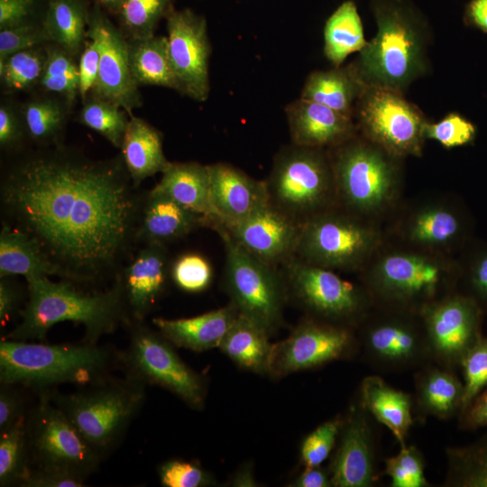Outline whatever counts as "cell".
Wrapping results in <instances>:
<instances>
[{
    "label": "cell",
    "instance_id": "6da1fadb",
    "mask_svg": "<svg viewBox=\"0 0 487 487\" xmlns=\"http://www.w3.org/2000/svg\"><path fill=\"white\" fill-rule=\"evenodd\" d=\"M144 196L121 153L95 160L64 143L38 147L1 179L2 223L36 244L54 276L96 287L133 255Z\"/></svg>",
    "mask_w": 487,
    "mask_h": 487
},
{
    "label": "cell",
    "instance_id": "7a4b0ae2",
    "mask_svg": "<svg viewBox=\"0 0 487 487\" xmlns=\"http://www.w3.org/2000/svg\"><path fill=\"white\" fill-rule=\"evenodd\" d=\"M26 281L28 299L21 320L2 338L44 342L53 326L69 321L84 326V341L98 343L132 322L119 275L102 289L87 290L70 280L52 281L48 276Z\"/></svg>",
    "mask_w": 487,
    "mask_h": 487
},
{
    "label": "cell",
    "instance_id": "3957f363",
    "mask_svg": "<svg viewBox=\"0 0 487 487\" xmlns=\"http://www.w3.org/2000/svg\"><path fill=\"white\" fill-rule=\"evenodd\" d=\"M377 33L349 64L365 87L403 93L428 69L430 30L410 0H372Z\"/></svg>",
    "mask_w": 487,
    "mask_h": 487
},
{
    "label": "cell",
    "instance_id": "277c9868",
    "mask_svg": "<svg viewBox=\"0 0 487 487\" xmlns=\"http://www.w3.org/2000/svg\"><path fill=\"white\" fill-rule=\"evenodd\" d=\"M117 363L119 352L113 347L84 340L60 345L0 341V383L30 388L38 393L63 384L81 387L95 383L111 375Z\"/></svg>",
    "mask_w": 487,
    "mask_h": 487
},
{
    "label": "cell",
    "instance_id": "5b68a950",
    "mask_svg": "<svg viewBox=\"0 0 487 487\" xmlns=\"http://www.w3.org/2000/svg\"><path fill=\"white\" fill-rule=\"evenodd\" d=\"M146 385L124 374L111 375L95 383L61 393L46 391L83 438L104 459L124 436L141 411Z\"/></svg>",
    "mask_w": 487,
    "mask_h": 487
},
{
    "label": "cell",
    "instance_id": "8992f818",
    "mask_svg": "<svg viewBox=\"0 0 487 487\" xmlns=\"http://www.w3.org/2000/svg\"><path fill=\"white\" fill-rule=\"evenodd\" d=\"M27 413L31 469H51L88 478L103 458L83 438L46 391Z\"/></svg>",
    "mask_w": 487,
    "mask_h": 487
},
{
    "label": "cell",
    "instance_id": "52a82bcc",
    "mask_svg": "<svg viewBox=\"0 0 487 487\" xmlns=\"http://www.w3.org/2000/svg\"><path fill=\"white\" fill-rule=\"evenodd\" d=\"M128 326L127 346L119 352L125 374L145 385H159L191 407L199 408L204 400L202 380L178 355L172 344L143 321H132Z\"/></svg>",
    "mask_w": 487,
    "mask_h": 487
},
{
    "label": "cell",
    "instance_id": "ba28073f",
    "mask_svg": "<svg viewBox=\"0 0 487 487\" xmlns=\"http://www.w3.org/2000/svg\"><path fill=\"white\" fill-rule=\"evenodd\" d=\"M354 116L366 139L392 156L421 154L427 122L403 93L366 87L357 100Z\"/></svg>",
    "mask_w": 487,
    "mask_h": 487
},
{
    "label": "cell",
    "instance_id": "9c48e42d",
    "mask_svg": "<svg viewBox=\"0 0 487 487\" xmlns=\"http://www.w3.org/2000/svg\"><path fill=\"white\" fill-rule=\"evenodd\" d=\"M332 171L319 148L294 144L275 160L266 183L270 202L292 219L311 214L329 197Z\"/></svg>",
    "mask_w": 487,
    "mask_h": 487
},
{
    "label": "cell",
    "instance_id": "30bf717a",
    "mask_svg": "<svg viewBox=\"0 0 487 487\" xmlns=\"http://www.w3.org/2000/svg\"><path fill=\"white\" fill-rule=\"evenodd\" d=\"M394 158L368 140L354 141L341 147L333 172L346 204L362 212L375 211L387 205L397 185Z\"/></svg>",
    "mask_w": 487,
    "mask_h": 487
},
{
    "label": "cell",
    "instance_id": "8fae6325",
    "mask_svg": "<svg viewBox=\"0 0 487 487\" xmlns=\"http://www.w3.org/2000/svg\"><path fill=\"white\" fill-rule=\"evenodd\" d=\"M364 324L359 338L363 356L380 372L417 371L432 363L420 313L395 309Z\"/></svg>",
    "mask_w": 487,
    "mask_h": 487
},
{
    "label": "cell",
    "instance_id": "7c38bea8",
    "mask_svg": "<svg viewBox=\"0 0 487 487\" xmlns=\"http://www.w3.org/2000/svg\"><path fill=\"white\" fill-rule=\"evenodd\" d=\"M225 248V277L238 311L270 332L279 322L281 290L269 263L253 255L221 225H215Z\"/></svg>",
    "mask_w": 487,
    "mask_h": 487
},
{
    "label": "cell",
    "instance_id": "4fadbf2b",
    "mask_svg": "<svg viewBox=\"0 0 487 487\" xmlns=\"http://www.w3.org/2000/svg\"><path fill=\"white\" fill-rule=\"evenodd\" d=\"M446 274L445 267L431 258L391 253L377 263L370 283L373 293L395 309L420 313L439 299Z\"/></svg>",
    "mask_w": 487,
    "mask_h": 487
},
{
    "label": "cell",
    "instance_id": "5bb4252c",
    "mask_svg": "<svg viewBox=\"0 0 487 487\" xmlns=\"http://www.w3.org/2000/svg\"><path fill=\"white\" fill-rule=\"evenodd\" d=\"M372 229L345 216L320 215L301 226L296 251L307 262L325 268H345L362 261L373 249Z\"/></svg>",
    "mask_w": 487,
    "mask_h": 487
},
{
    "label": "cell",
    "instance_id": "9a60e30c",
    "mask_svg": "<svg viewBox=\"0 0 487 487\" xmlns=\"http://www.w3.org/2000/svg\"><path fill=\"white\" fill-rule=\"evenodd\" d=\"M166 18L168 51L176 90L203 102L210 89V44L206 19L192 10L174 8Z\"/></svg>",
    "mask_w": 487,
    "mask_h": 487
},
{
    "label": "cell",
    "instance_id": "2e32d148",
    "mask_svg": "<svg viewBox=\"0 0 487 487\" xmlns=\"http://www.w3.org/2000/svg\"><path fill=\"white\" fill-rule=\"evenodd\" d=\"M87 36L96 40L100 50L97 79L90 95L108 100L132 115L142 106V96L131 73L126 36L96 5L90 10Z\"/></svg>",
    "mask_w": 487,
    "mask_h": 487
},
{
    "label": "cell",
    "instance_id": "e0dca14e",
    "mask_svg": "<svg viewBox=\"0 0 487 487\" xmlns=\"http://www.w3.org/2000/svg\"><path fill=\"white\" fill-rule=\"evenodd\" d=\"M432 362L453 370L481 338L478 311L468 299L441 298L420 312Z\"/></svg>",
    "mask_w": 487,
    "mask_h": 487
},
{
    "label": "cell",
    "instance_id": "ac0fdd59",
    "mask_svg": "<svg viewBox=\"0 0 487 487\" xmlns=\"http://www.w3.org/2000/svg\"><path fill=\"white\" fill-rule=\"evenodd\" d=\"M372 418L360 402L343 420L329 470L332 486L370 487L376 482L377 446Z\"/></svg>",
    "mask_w": 487,
    "mask_h": 487
},
{
    "label": "cell",
    "instance_id": "d6986e66",
    "mask_svg": "<svg viewBox=\"0 0 487 487\" xmlns=\"http://www.w3.org/2000/svg\"><path fill=\"white\" fill-rule=\"evenodd\" d=\"M289 277L299 299L313 312L331 319L351 318L361 314L365 298L352 283L328 268L292 261Z\"/></svg>",
    "mask_w": 487,
    "mask_h": 487
},
{
    "label": "cell",
    "instance_id": "ffe728a7",
    "mask_svg": "<svg viewBox=\"0 0 487 487\" xmlns=\"http://www.w3.org/2000/svg\"><path fill=\"white\" fill-rule=\"evenodd\" d=\"M355 346L359 345L345 327L306 322L274 346L271 368L282 372L309 369L345 356Z\"/></svg>",
    "mask_w": 487,
    "mask_h": 487
},
{
    "label": "cell",
    "instance_id": "44dd1931",
    "mask_svg": "<svg viewBox=\"0 0 487 487\" xmlns=\"http://www.w3.org/2000/svg\"><path fill=\"white\" fill-rule=\"evenodd\" d=\"M223 227L241 246L269 264L296 251L300 231L294 219L271 202L246 218Z\"/></svg>",
    "mask_w": 487,
    "mask_h": 487
},
{
    "label": "cell",
    "instance_id": "7402d4cb",
    "mask_svg": "<svg viewBox=\"0 0 487 487\" xmlns=\"http://www.w3.org/2000/svg\"><path fill=\"white\" fill-rule=\"evenodd\" d=\"M169 263L165 245L144 244L119 272L132 321L142 322L162 295Z\"/></svg>",
    "mask_w": 487,
    "mask_h": 487
},
{
    "label": "cell",
    "instance_id": "603a6c76",
    "mask_svg": "<svg viewBox=\"0 0 487 487\" xmlns=\"http://www.w3.org/2000/svg\"><path fill=\"white\" fill-rule=\"evenodd\" d=\"M213 226H230L270 203L266 182L225 163L208 165Z\"/></svg>",
    "mask_w": 487,
    "mask_h": 487
},
{
    "label": "cell",
    "instance_id": "cb8c5ba5",
    "mask_svg": "<svg viewBox=\"0 0 487 487\" xmlns=\"http://www.w3.org/2000/svg\"><path fill=\"white\" fill-rule=\"evenodd\" d=\"M286 114L295 145L320 149L343 144L355 132L354 117L302 97L289 104Z\"/></svg>",
    "mask_w": 487,
    "mask_h": 487
},
{
    "label": "cell",
    "instance_id": "d4e9b609",
    "mask_svg": "<svg viewBox=\"0 0 487 487\" xmlns=\"http://www.w3.org/2000/svg\"><path fill=\"white\" fill-rule=\"evenodd\" d=\"M205 224H207L205 216L163 194L150 190L145 193L142 202L136 241L143 244L165 245Z\"/></svg>",
    "mask_w": 487,
    "mask_h": 487
},
{
    "label": "cell",
    "instance_id": "484cf974",
    "mask_svg": "<svg viewBox=\"0 0 487 487\" xmlns=\"http://www.w3.org/2000/svg\"><path fill=\"white\" fill-rule=\"evenodd\" d=\"M239 311L227 306L188 318L154 317L156 329L172 345L193 351L219 347Z\"/></svg>",
    "mask_w": 487,
    "mask_h": 487
},
{
    "label": "cell",
    "instance_id": "4316f807",
    "mask_svg": "<svg viewBox=\"0 0 487 487\" xmlns=\"http://www.w3.org/2000/svg\"><path fill=\"white\" fill-rule=\"evenodd\" d=\"M151 190L205 216L207 224L215 221L208 165L195 161L170 162L161 180Z\"/></svg>",
    "mask_w": 487,
    "mask_h": 487
},
{
    "label": "cell",
    "instance_id": "83f0119b",
    "mask_svg": "<svg viewBox=\"0 0 487 487\" xmlns=\"http://www.w3.org/2000/svg\"><path fill=\"white\" fill-rule=\"evenodd\" d=\"M360 402L370 415L385 426L399 442L406 445V437L413 424V398L389 385L381 377L371 375L361 383Z\"/></svg>",
    "mask_w": 487,
    "mask_h": 487
},
{
    "label": "cell",
    "instance_id": "f1b7e54d",
    "mask_svg": "<svg viewBox=\"0 0 487 487\" xmlns=\"http://www.w3.org/2000/svg\"><path fill=\"white\" fill-rule=\"evenodd\" d=\"M414 406L423 416L448 419L461 413L464 385L453 370L429 363L415 371Z\"/></svg>",
    "mask_w": 487,
    "mask_h": 487
},
{
    "label": "cell",
    "instance_id": "f546056e",
    "mask_svg": "<svg viewBox=\"0 0 487 487\" xmlns=\"http://www.w3.org/2000/svg\"><path fill=\"white\" fill-rule=\"evenodd\" d=\"M121 155L135 188L149 177L163 172L166 159L161 133L141 117L130 115L121 145Z\"/></svg>",
    "mask_w": 487,
    "mask_h": 487
},
{
    "label": "cell",
    "instance_id": "4dcf8cb0",
    "mask_svg": "<svg viewBox=\"0 0 487 487\" xmlns=\"http://www.w3.org/2000/svg\"><path fill=\"white\" fill-rule=\"evenodd\" d=\"M88 0H47L42 25L52 42L79 57L87 40Z\"/></svg>",
    "mask_w": 487,
    "mask_h": 487
},
{
    "label": "cell",
    "instance_id": "1f68e13d",
    "mask_svg": "<svg viewBox=\"0 0 487 487\" xmlns=\"http://www.w3.org/2000/svg\"><path fill=\"white\" fill-rule=\"evenodd\" d=\"M365 87L350 65L335 67L312 72L305 82L300 97L354 117L357 100Z\"/></svg>",
    "mask_w": 487,
    "mask_h": 487
},
{
    "label": "cell",
    "instance_id": "d6a6232c",
    "mask_svg": "<svg viewBox=\"0 0 487 487\" xmlns=\"http://www.w3.org/2000/svg\"><path fill=\"white\" fill-rule=\"evenodd\" d=\"M268 331L258 322L238 313L220 348L241 367L254 372L271 368L273 348L268 341Z\"/></svg>",
    "mask_w": 487,
    "mask_h": 487
},
{
    "label": "cell",
    "instance_id": "836d02e7",
    "mask_svg": "<svg viewBox=\"0 0 487 487\" xmlns=\"http://www.w3.org/2000/svg\"><path fill=\"white\" fill-rule=\"evenodd\" d=\"M23 276L26 280L54 276L36 244L24 233L2 223L0 231V278Z\"/></svg>",
    "mask_w": 487,
    "mask_h": 487
},
{
    "label": "cell",
    "instance_id": "e575fe53",
    "mask_svg": "<svg viewBox=\"0 0 487 487\" xmlns=\"http://www.w3.org/2000/svg\"><path fill=\"white\" fill-rule=\"evenodd\" d=\"M128 57L131 73L138 87L160 86L176 90L167 37L153 35L128 40Z\"/></svg>",
    "mask_w": 487,
    "mask_h": 487
},
{
    "label": "cell",
    "instance_id": "d590c367",
    "mask_svg": "<svg viewBox=\"0 0 487 487\" xmlns=\"http://www.w3.org/2000/svg\"><path fill=\"white\" fill-rule=\"evenodd\" d=\"M69 110L65 101L52 95L29 99L20 111L27 137L38 147L62 144Z\"/></svg>",
    "mask_w": 487,
    "mask_h": 487
},
{
    "label": "cell",
    "instance_id": "8d00e7d4",
    "mask_svg": "<svg viewBox=\"0 0 487 487\" xmlns=\"http://www.w3.org/2000/svg\"><path fill=\"white\" fill-rule=\"evenodd\" d=\"M324 52L327 60L340 67L352 53L361 51L367 41L354 2L342 3L327 19L324 29Z\"/></svg>",
    "mask_w": 487,
    "mask_h": 487
},
{
    "label": "cell",
    "instance_id": "74e56055",
    "mask_svg": "<svg viewBox=\"0 0 487 487\" xmlns=\"http://www.w3.org/2000/svg\"><path fill=\"white\" fill-rule=\"evenodd\" d=\"M46 61L38 87L46 94L60 97L71 109L79 96L78 64L61 47L46 44Z\"/></svg>",
    "mask_w": 487,
    "mask_h": 487
},
{
    "label": "cell",
    "instance_id": "f35d334b",
    "mask_svg": "<svg viewBox=\"0 0 487 487\" xmlns=\"http://www.w3.org/2000/svg\"><path fill=\"white\" fill-rule=\"evenodd\" d=\"M27 413L9 428L0 432L1 487H20L30 472Z\"/></svg>",
    "mask_w": 487,
    "mask_h": 487
},
{
    "label": "cell",
    "instance_id": "ab89813d",
    "mask_svg": "<svg viewBox=\"0 0 487 487\" xmlns=\"http://www.w3.org/2000/svg\"><path fill=\"white\" fill-rule=\"evenodd\" d=\"M446 486L487 487V442L447 447Z\"/></svg>",
    "mask_w": 487,
    "mask_h": 487
},
{
    "label": "cell",
    "instance_id": "60d3db41",
    "mask_svg": "<svg viewBox=\"0 0 487 487\" xmlns=\"http://www.w3.org/2000/svg\"><path fill=\"white\" fill-rule=\"evenodd\" d=\"M83 102L78 121L105 137L120 149L129 121V114L119 106L90 95Z\"/></svg>",
    "mask_w": 487,
    "mask_h": 487
},
{
    "label": "cell",
    "instance_id": "b9f144b4",
    "mask_svg": "<svg viewBox=\"0 0 487 487\" xmlns=\"http://www.w3.org/2000/svg\"><path fill=\"white\" fill-rule=\"evenodd\" d=\"M46 57L45 44L17 51L0 60V78L4 88L8 92H17L38 86Z\"/></svg>",
    "mask_w": 487,
    "mask_h": 487
},
{
    "label": "cell",
    "instance_id": "7bdbcfd3",
    "mask_svg": "<svg viewBox=\"0 0 487 487\" xmlns=\"http://www.w3.org/2000/svg\"><path fill=\"white\" fill-rule=\"evenodd\" d=\"M459 221L445 207H427L416 214L409 226V238L418 244L439 247L457 235Z\"/></svg>",
    "mask_w": 487,
    "mask_h": 487
},
{
    "label": "cell",
    "instance_id": "ee69618b",
    "mask_svg": "<svg viewBox=\"0 0 487 487\" xmlns=\"http://www.w3.org/2000/svg\"><path fill=\"white\" fill-rule=\"evenodd\" d=\"M172 8L171 0H125L115 16L130 40L144 39L155 35L160 20Z\"/></svg>",
    "mask_w": 487,
    "mask_h": 487
},
{
    "label": "cell",
    "instance_id": "f6af8a7d",
    "mask_svg": "<svg viewBox=\"0 0 487 487\" xmlns=\"http://www.w3.org/2000/svg\"><path fill=\"white\" fill-rule=\"evenodd\" d=\"M384 473L391 478V487H427L425 460L414 446H402L400 452L385 459Z\"/></svg>",
    "mask_w": 487,
    "mask_h": 487
},
{
    "label": "cell",
    "instance_id": "bcb514c9",
    "mask_svg": "<svg viewBox=\"0 0 487 487\" xmlns=\"http://www.w3.org/2000/svg\"><path fill=\"white\" fill-rule=\"evenodd\" d=\"M460 366L463 368L464 380L462 414L487 384V335L481 337L467 351Z\"/></svg>",
    "mask_w": 487,
    "mask_h": 487
},
{
    "label": "cell",
    "instance_id": "7dc6e473",
    "mask_svg": "<svg viewBox=\"0 0 487 487\" xmlns=\"http://www.w3.org/2000/svg\"><path fill=\"white\" fill-rule=\"evenodd\" d=\"M170 272L174 283L187 292H200L209 286L212 280L210 263L194 253L179 256L172 264Z\"/></svg>",
    "mask_w": 487,
    "mask_h": 487
},
{
    "label": "cell",
    "instance_id": "c3c4849f",
    "mask_svg": "<svg viewBox=\"0 0 487 487\" xmlns=\"http://www.w3.org/2000/svg\"><path fill=\"white\" fill-rule=\"evenodd\" d=\"M342 422L340 418L328 420L304 439L300 455L306 467L318 466L326 459L339 435Z\"/></svg>",
    "mask_w": 487,
    "mask_h": 487
},
{
    "label": "cell",
    "instance_id": "681fc988",
    "mask_svg": "<svg viewBox=\"0 0 487 487\" xmlns=\"http://www.w3.org/2000/svg\"><path fill=\"white\" fill-rule=\"evenodd\" d=\"M475 133L474 124L455 113L437 123H427L425 129L426 138L433 139L446 148L464 145L473 140Z\"/></svg>",
    "mask_w": 487,
    "mask_h": 487
},
{
    "label": "cell",
    "instance_id": "f907efd6",
    "mask_svg": "<svg viewBox=\"0 0 487 487\" xmlns=\"http://www.w3.org/2000/svg\"><path fill=\"white\" fill-rule=\"evenodd\" d=\"M50 42L42 22L0 30V60L23 50Z\"/></svg>",
    "mask_w": 487,
    "mask_h": 487
},
{
    "label": "cell",
    "instance_id": "816d5d0a",
    "mask_svg": "<svg viewBox=\"0 0 487 487\" xmlns=\"http://www.w3.org/2000/svg\"><path fill=\"white\" fill-rule=\"evenodd\" d=\"M158 474L165 487H201L210 482V477L198 464L177 459L161 464Z\"/></svg>",
    "mask_w": 487,
    "mask_h": 487
},
{
    "label": "cell",
    "instance_id": "f5cc1de1",
    "mask_svg": "<svg viewBox=\"0 0 487 487\" xmlns=\"http://www.w3.org/2000/svg\"><path fill=\"white\" fill-rule=\"evenodd\" d=\"M27 137L22 114L11 103L0 106V146L5 151H16Z\"/></svg>",
    "mask_w": 487,
    "mask_h": 487
},
{
    "label": "cell",
    "instance_id": "db71d44e",
    "mask_svg": "<svg viewBox=\"0 0 487 487\" xmlns=\"http://www.w3.org/2000/svg\"><path fill=\"white\" fill-rule=\"evenodd\" d=\"M40 7L41 0H0V30L42 22Z\"/></svg>",
    "mask_w": 487,
    "mask_h": 487
},
{
    "label": "cell",
    "instance_id": "11a10c76",
    "mask_svg": "<svg viewBox=\"0 0 487 487\" xmlns=\"http://www.w3.org/2000/svg\"><path fill=\"white\" fill-rule=\"evenodd\" d=\"M100 50L96 40L87 38L79 56V96L84 101L94 90L99 68Z\"/></svg>",
    "mask_w": 487,
    "mask_h": 487
},
{
    "label": "cell",
    "instance_id": "9f6ffc18",
    "mask_svg": "<svg viewBox=\"0 0 487 487\" xmlns=\"http://www.w3.org/2000/svg\"><path fill=\"white\" fill-rule=\"evenodd\" d=\"M87 480L72 473L32 468L20 487H83Z\"/></svg>",
    "mask_w": 487,
    "mask_h": 487
},
{
    "label": "cell",
    "instance_id": "6f0895ef",
    "mask_svg": "<svg viewBox=\"0 0 487 487\" xmlns=\"http://www.w3.org/2000/svg\"><path fill=\"white\" fill-rule=\"evenodd\" d=\"M0 384V432H3L27 412L24 398L18 391L19 386Z\"/></svg>",
    "mask_w": 487,
    "mask_h": 487
},
{
    "label": "cell",
    "instance_id": "680465c9",
    "mask_svg": "<svg viewBox=\"0 0 487 487\" xmlns=\"http://www.w3.org/2000/svg\"><path fill=\"white\" fill-rule=\"evenodd\" d=\"M13 277L0 278V324L6 325L20 308L23 291Z\"/></svg>",
    "mask_w": 487,
    "mask_h": 487
},
{
    "label": "cell",
    "instance_id": "91938a15",
    "mask_svg": "<svg viewBox=\"0 0 487 487\" xmlns=\"http://www.w3.org/2000/svg\"><path fill=\"white\" fill-rule=\"evenodd\" d=\"M461 418L462 425L467 427L487 426V390L473 400L462 413Z\"/></svg>",
    "mask_w": 487,
    "mask_h": 487
},
{
    "label": "cell",
    "instance_id": "94428289",
    "mask_svg": "<svg viewBox=\"0 0 487 487\" xmlns=\"http://www.w3.org/2000/svg\"><path fill=\"white\" fill-rule=\"evenodd\" d=\"M464 22L487 33V0H469L464 10Z\"/></svg>",
    "mask_w": 487,
    "mask_h": 487
},
{
    "label": "cell",
    "instance_id": "6125c7cd",
    "mask_svg": "<svg viewBox=\"0 0 487 487\" xmlns=\"http://www.w3.org/2000/svg\"><path fill=\"white\" fill-rule=\"evenodd\" d=\"M297 487H329L332 486L330 475L318 466L307 467L295 480Z\"/></svg>",
    "mask_w": 487,
    "mask_h": 487
},
{
    "label": "cell",
    "instance_id": "be15d7a7",
    "mask_svg": "<svg viewBox=\"0 0 487 487\" xmlns=\"http://www.w3.org/2000/svg\"><path fill=\"white\" fill-rule=\"evenodd\" d=\"M473 284L481 295L487 298V256L481 260L474 271Z\"/></svg>",
    "mask_w": 487,
    "mask_h": 487
},
{
    "label": "cell",
    "instance_id": "e7e4bbea",
    "mask_svg": "<svg viewBox=\"0 0 487 487\" xmlns=\"http://www.w3.org/2000/svg\"><path fill=\"white\" fill-rule=\"evenodd\" d=\"M95 5L100 6L104 11H106L115 15L117 14L121 6L125 0H92Z\"/></svg>",
    "mask_w": 487,
    "mask_h": 487
}]
</instances>
